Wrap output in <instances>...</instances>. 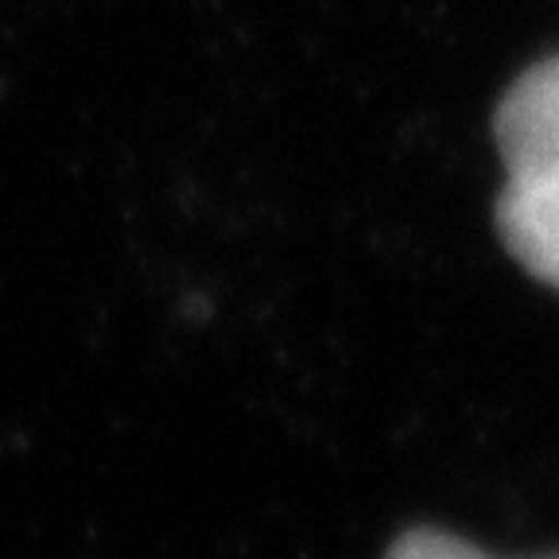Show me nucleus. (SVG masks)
Masks as SVG:
<instances>
[{
    "label": "nucleus",
    "instance_id": "nucleus-1",
    "mask_svg": "<svg viewBox=\"0 0 559 559\" xmlns=\"http://www.w3.org/2000/svg\"><path fill=\"white\" fill-rule=\"evenodd\" d=\"M506 191L498 229L509 253L559 288V59H544L509 86L498 109Z\"/></svg>",
    "mask_w": 559,
    "mask_h": 559
},
{
    "label": "nucleus",
    "instance_id": "nucleus-2",
    "mask_svg": "<svg viewBox=\"0 0 559 559\" xmlns=\"http://www.w3.org/2000/svg\"><path fill=\"white\" fill-rule=\"evenodd\" d=\"M384 559H489L447 533H404Z\"/></svg>",
    "mask_w": 559,
    "mask_h": 559
}]
</instances>
